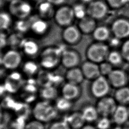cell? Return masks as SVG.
Wrapping results in <instances>:
<instances>
[{"label":"cell","instance_id":"18","mask_svg":"<svg viewBox=\"0 0 129 129\" xmlns=\"http://www.w3.org/2000/svg\"><path fill=\"white\" fill-rule=\"evenodd\" d=\"M55 12L54 6L46 0L40 1L37 7L38 17L47 21L53 18Z\"/></svg>","mask_w":129,"mask_h":129},{"label":"cell","instance_id":"6","mask_svg":"<svg viewBox=\"0 0 129 129\" xmlns=\"http://www.w3.org/2000/svg\"><path fill=\"white\" fill-rule=\"evenodd\" d=\"M110 86L107 78L100 75L93 80L90 87L91 92L94 97L100 99L107 96Z\"/></svg>","mask_w":129,"mask_h":129},{"label":"cell","instance_id":"42","mask_svg":"<svg viewBox=\"0 0 129 129\" xmlns=\"http://www.w3.org/2000/svg\"><path fill=\"white\" fill-rule=\"evenodd\" d=\"M4 32L0 31V50L5 48L8 45V35Z\"/></svg>","mask_w":129,"mask_h":129},{"label":"cell","instance_id":"37","mask_svg":"<svg viewBox=\"0 0 129 129\" xmlns=\"http://www.w3.org/2000/svg\"><path fill=\"white\" fill-rule=\"evenodd\" d=\"M96 126L97 129H109L111 125V122L109 117H102L97 120Z\"/></svg>","mask_w":129,"mask_h":129},{"label":"cell","instance_id":"48","mask_svg":"<svg viewBox=\"0 0 129 129\" xmlns=\"http://www.w3.org/2000/svg\"><path fill=\"white\" fill-rule=\"evenodd\" d=\"M122 127L123 129H129V120H128L124 124H123Z\"/></svg>","mask_w":129,"mask_h":129},{"label":"cell","instance_id":"43","mask_svg":"<svg viewBox=\"0 0 129 129\" xmlns=\"http://www.w3.org/2000/svg\"><path fill=\"white\" fill-rule=\"evenodd\" d=\"M54 6H61L63 5L67 0H46Z\"/></svg>","mask_w":129,"mask_h":129},{"label":"cell","instance_id":"13","mask_svg":"<svg viewBox=\"0 0 129 129\" xmlns=\"http://www.w3.org/2000/svg\"><path fill=\"white\" fill-rule=\"evenodd\" d=\"M82 32L78 27L71 25L64 28L62 34V39L63 42L68 45H75L78 43L81 39Z\"/></svg>","mask_w":129,"mask_h":129},{"label":"cell","instance_id":"16","mask_svg":"<svg viewBox=\"0 0 129 129\" xmlns=\"http://www.w3.org/2000/svg\"><path fill=\"white\" fill-rule=\"evenodd\" d=\"M61 94L63 97L73 101L80 97L81 89L79 85L67 82L61 87Z\"/></svg>","mask_w":129,"mask_h":129},{"label":"cell","instance_id":"5","mask_svg":"<svg viewBox=\"0 0 129 129\" xmlns=\"http://www.w3.org/2000/svg\"><path fill=\"white\" fill-rule=\"evenodd\" d=\"M55 23L60 27L65 28L71 25L75 19L72 7L62 5L55 10L53 17Z\"/></svg>","mask_w":129,"mask_h":129},{"label":"cell","instance_id":"54","mask_svg":"<svg viewBox=\"0 0 129 129\" xmlns=\"http://www.w3.org/2000/svg\"><path fill=\"white\" fill-rule=\"evenodd\" d=\"M0 129H4V128L1 126H0Z\"/></svg>","mask_w":129,"mask_h":129},{"label":"cell","instance_id":"39","mask_svg":"<svg viewBox=\"0 0 129 129\" xmlns=\"http://www.w3.org/2000/svg\"><path fill=\"white\" fill-rule=\"evenodd\" d=\"M24 129H45V126L44 123L35 119L27 122Z\"/></svg>","mask_w":129,"mask_h":129},{"label":"cell","instance_id":"44","mask_svg":"<svg viewBox=\"0 0 129 129\" xmlns=\"http://www.w3.org/2000/svg\"><path fill=\"white\" fill-rule=\"evenodd\" d=\"M120 40V39L114 36L113 38H112L111 39H110V41H109V44H110V46H117L119 44Z\"/></svg>","mask_w":129,"mask_h":129},{"label":"cell","instance_id":"27","mask_svg":"<svg viewBox=\"0 0 129 129\" xmlns=\"http://www.w3.org/2000/svg\"><path fill=\"white\" fill-rule=\"evenodd\" d=\"M22 70L25 75L29 77H32L38 73L39 66L35 61L29 60L23 63Z\"/></svg>","mask_w":129,"mask_h":129},{"label":"cell","instance_id":"46","mask_svg":"<svg viewBox=\"0 0 129 129\" xmlns=\"http://www.w3.org/2000/svg\"><path fill=\"white\" fill-rule=\"evenodd\" d=\"M4 118V113L3 110V107L0 104V126H1V124L3 122Z\"/></svg>","mask_w":129,"mask_h":129},{"label":"cell","instance_id":"10","mask_svg":"<svg viewBox=\"0 0 129 129\" xmlns=\"http://www.w3.org/2000/svg\"><path fill=\"white\" fill-rule=\"evenodd\" d=\"M15 71H12L3 84L6 92H8L11 94L15 93L18 91L24 83L22 74Z\"/></svg>","mask_w":129,"mask_h":129},{"label":"cell","instance_id":"34","mask_svg":"<svg viewBox=\"0 0 129 129\" xmlns=\"http://www.w3.org/2000/svg\"><path fill=\"white\" fill-rule=\"evenodd\" d=\"M75 18L80 20L87 15V7L83 5L78 4L72 7Z\"/></svg>","mask_w":129,"mask_h":129},{"label":"cell","instance_id":"30","mask_svg":"<svg viewBox=\"0 0 129 129\" xmlns=\"http://www.w3.org/2000/svg\"><path fill=\"white\" fill-rule=\"evenodd\" d=\"M12 16L8 12H0V31H5L12 25Z\"/></svg>","mask_w":129,"mask_h":129},{"label":"cell","instance_id":"23","mask_svg":"<svg viewBox=\"0 0 129 129\" xmlns=\"http://www.w3.org/2000/svg\"><path fill=\"white\" fill-rule=\"evenodd\" d=\"M20 48L24 54L29 57L36 55L39 51V47L37 42L32 39L27 38L24 39Z\"/></svg>","mask_w":129,"mask_h":129},{"label":"cell","instance_id":"12","mask_svg":"<svg viewBox=\"0 0 129 129\" xmlns=\"http://www.w3.org/2000/svg\"><path fill=\"white\" fill-rule=\"evenodd\" d=\"M111 32L114 36L119 39L129 38V20L125 18L115 20L111 26Z\"/></svg>","mask_w":129,"mask_h":129},{"label":"cell","instance_id":"36","mask_svg":"<svg viewBox=\"0 0 129 129\" xmlns=\"http://www.w3.org/2000/svg\"><path fill=\"white\" fill-rule=\"evenodd\" d=\"M100 74L103 76H107L113 70V66L108 61H103L99 65Z\"/></svg>","mask_w":129,"mask_h":129},{"label":"cell","instance_id":"28","mask_svg":"<svg viewBox=\"0 0 129 129\" xmlns=\"http://www.w3.org/2000/svg\"><path fill=\"white\" fill-rule=\"evenodd\" d=\"M81 112L86 122H92L97 121L99 115L96 106L91 105L85 106Z\"/></svg>","mask_w":129,"mask_h":129},{"label":"cell","instance_id":"17","mask_svg":"<svg viewBox=\"0 0 129 129\" xmlns=\"http://www.w3.org/2000/svg\"><path fill=\"white\" fill-rule=\"evenodd\" d=\"M31 20L30 30L35 35L41 36L44 35L48 31L49 24L47 20L40 18L39 17Z\"/></svg>","mask_w":129,"mask_h":129},{"label":"cell","instance_id":"11","mask_svg":"<svg viewBox=\"0 0 129 129\" xmlns=\"http://www.w3.org/2000/svg\"><path fill=\"white\" fill-rule=\"evenodd\" d=\"M81 62V56L76 50L65 49L62 52L60 63L68 69L78 67Z\"/></svg>","mask_w":129,"mask_h":129},{"label":"cell","instance_id":"8","mask_svg":"<svg viewBox=\"0 0 129 129\" xmlns=\"http://www.w3.org/2000/svg\"><path fill=\"white\" fill-rule=\"evenodd\" d=\"M117 105L114 97L105 96L99 99L96 107L99 115L109 117L112 115Z\"/></svg>","mask_w":129,"mask_h":129},{"label":"cell","instance_id":"24","mask_svg":"<svg viewBox=\"0 0 129 129\" xmlns=\"http://www.w3.org/2000/svg\"><path fill=\"white\" fill-rule=\"evenodd\" d=\"M58 91L55 86L49 85L41 87L39 95L42 100L50 101L57 98Z\"/></svg>","mask_w":129,"mask_h":129},{"label":"cell","instance_id":"49","mask_svg":"<svg viewBox=\"0 0 129 129\" xmlns=\"http://www.w3.org/2000/svg\"><path fill=\"white\" fill-rule=\"evenodd\" d=\"M114 129H123V128H122V126L121 127V126H120V125H117V126L115 127L114 128Z\"/></svg>","mask_w":129,"mask_h":129},{"label":"cell","instance_id":"3","mask_svg":"<svg viewBox=\"0 0 129 129\" xmlns=\"http://www.w3.org/2000/svg\"><path fill=\"white\" fill-rule=\"evenodd\" d=\"M109 52L107 45L104 42L96 41L88 46L86 54L88 60L100 63L107 59Z\"/></svg>","mask_w":129,"mask_h":129},{"label":"cell","instance_id":"20","mask_svg":"<svg viewBox=\"0 0 129 129\" xmlns=\"http://www.w3.org/2000/svg\"><path fill=\"white\" fill-rule=\"evenodd\" d=\"M112 120L117 125L121 126L129 119L127 106L118 105L112 115Z\"/></svg>","mask_w":129,"mask_h":129},{"label":"cell","instance_id":"38","mask_svg":"<svg viewBox=\"0 0 129 129\" xmlns=\"http://www.w3.org/2000/svg\"><path fill=\"white\" fill-rule=\"evenodd\" d=\"M48 129H71L65 119L56 120L52 122Z\"/></svg>","mask_w":129,"mask_h":129},{"label":"cell","instance_id":"33","mask_svg":"<svg viewBox=\"0 0 129 129\" xmlns=\"http://www.w3.org/2000/svg\"><path fill=\"white\" fill-rule=\"evenodd\" d=\"M123 60L121 52L116 50L110 51L107 58V61L111 63L113 66L120 64Z\"/></svg>","mask_w":129,"mask_h":129},{"label":"cell","instance_id":"19","mask_svg":"<svg viewBox=\"0 0 129 129\" xmlns=\"http://www.w3.org/2000/svg\"><path fill=\"white\" fill-rule=\"evenodd\" d=\"M64 119L71 129H81L86 122L81 111L72 112L66 116Z\"/></svg>","mask_w":129,"mask_h":129},{"label":"cell","instance_id":"53","mask_svg":"<svg viewBox=\"0 0 129 129\" xmlns=\"http://www.w3.org/2000/svg\"><path fill=\"white\" fill-rule=\"evenodd\" d=\"M128 82H129V74L128 75Z\"/></svg>","mask_w":129,"mask_h":129},{"label":"cell","instance_id":"29","mask_svg":"<svg viewBox=\"0 0 129 129\" xmlns=\"http://www.w3.org/2000/svg\"><path fill=\"white\" fill-rule=\"evenodd\" d=\"M54 106L58 112H65L69 111L73 107V101L62 96L57 97L55 100Z\"/></svg>","mask_w":129,"mask_h":129},{"label":"cell","instance_id":"35","mask_svg":"<svg viewBox=\"0 0 129 129\" xmlns=\"http://www.w3.org/2000/svg\"><path fill=\"white\" fill-rule=\"evenodd\" d=\"M26 123L25 118L17 116L10 123V129H24Z\"/></svg>","mask_w":129,"mask_h":129},{"label":"cell","instance_id":"25","mask_svg":"<svg viewBox=\"0 0 129 129\" xmlns=\"http://www.w3.org/2000/svg\"><path fill=\"white\" fill-rule=\"evenodd\" d=\"M114 98L118 105H129V87L124 86L117 89L114 93Z\"/></svg>","mask_w":129,"mask_h":129},{"label":"cell","instance_id":"40","mask_svg":"<svg viewBox=\"0 0 129 129\" xmlns=\"http://www.w3.org/2000/svg\"><path fill=\"white\" fill-rule=\"evenodd\" d=\"M120 52L123 59L129 62V38L126 39L122 44Z\"/></svg>","mask_w":129,"mask_h":129},{"label":"cell","instance_id":"26","mask_svg":"<svg viewBox=\"0 0 129 129\" xmlns=\"http://www.w3.org/2000/svg\"><path fill=\"white\" fill-rule=\"evenodd\" d=\"M94 38L97 42H104L110 39V32L109 29L106 26H97L92 33Z\"/></svg>","mask_w":129,"mask_h":129},{"label":"cell","instance_id":"32","mask_svg":"<svg viewBox=\"0 0 129 129\" xmlns=\"http://www.w3.org/2000/svg\"><path fill=\"white\" fill-rule=\"evenodd\" d=\"M24 38L22 37V34L18 32L11 34L8 37V45L12 47V49H15L17 47H21L22 43Z\"/></svg>","mask_w":129,"mask_h":129},{"label":"cell","instance_id":"22","mask_svg":"<svg viewBox=\"0 0 129 129\" xmlns=\"http://www.w3.org/2000/svg\"><path fill=\"white\" fill-rule=\"evenodd\" d=\"M64 79L67 82L79 85L83 81L85 77L80 68L78 67L68 70Z\"/></svg>","mask_w":129,"mask_h":129},{"label":"cell","instance_id":"15","mask_svg":"<svg viewBox=\"0 0 129 129\" xmlns=\"http://www.w3.org/2000/svg\"><path fill=\"white\" fill-rule=\"evenodd\" d=\"M85 79L94 80L101 75L98 63L87 60L84 61L80 67Z\"/></svg>","mask_w":129,"mask_h":129},{"label":"cell","instance_id":"50","mask_svg":"<svg viewBox=\"0 0 129 129\" xmlns=\"http://www.w3.org/2000/svg\"><path fill=\"white\" fill-rule=\"evenodd\" d=\"M30 1H33V2H40L42 0H30Z\"/></svg>","mask_w":129,"mask_h":129},{"label":"cell","instance_id":"7","mask_svg":"<svg viewBox=\"0 0 129 129\" xmlns=\"http://www.w3.org/2000/svg\"><path fill=\"white\" fill-rule=\"evenodd\" d=\"M22 56L19 51L11 49L6 51L2 56V65L9 71H15L21 65Z\"/></svg>","mask_w":129,"mask_h":129},{"label":"cell","instance_id":"45","mask_svg":"<svg viewBox=\"0 0 129 129\" xmlns=\"http://www.w3.org/2000/svg\"><path fill=\"white\" fill-rule=\"evenodd\" d=\"M81 129H97V127L92 124H85Z\"/></svg>","mask_w":129,"mask_h":129},{"label":"cell","instance_id":"55","mask_svg":"<svg viewBox=\"0 0 129 129\" xmlns=\"http://www.w3.org/2000/svg\"><path fill=\"white\" fill-rule=\"evenodd\" d=\"M127 1H128V3H129V0H127Z\"/></svg>","mask_w":129,"mask_h":129},{"label":"cell","instance_id":"21","mask_svg":"<svg viewBox=\"0 0 129 129\" xmlns=\"http://www.w3.org/2000/svg\"><path fill=\"white\" fill-rule=\"evenodd\" d=\"M77 26L82 34H89L92 33L97 27L96 20L87 15L79 20Z\"/></svg>","mask_w":129,"mask_h":129},{"label":"cell","instance_id":"51","mask_svg":"<svg viewBox=\"0 0 129 129\" xmlns=\"http://www.w3.org/2000/svg\"><path fill=\"white\" fill-rule=\"evenodd\" d=\"M2 6V1L1 0H0V8Z\"/></svg>","mask_w":129,"mask_h":129},{"label":"cell","instance_id":"2","mask_svg":"<svg viewBox=\"0 0 129 129\" xmlns=\"http://www.w3.org/2000/svg\"><path fill=\"white\" fill-rule=\"evenodd\" d=\"M63 50L57 46H49L44 48L40 54L39 64L44 70L51 71L60 63Z\"/></svg>","mask_w":129,"mask_h":129},{"label":"cell","instance_id":"1","mask_svg":"<svg viewBox=\"0 0 129 129\" xmlns=\"http://www.w3.org/2000/svg\"><path fill=\"white\" fill-rule=\"evenodd\" d=\"M54 105L50 101L41 100L37 102L32 109V113L35 119L45 123L54 119L58 114Z\"/></svg>","mask_w":129,"mask_h":129},{"label":"cell","instance_id":"47","mask_svg":"<svg viewBox=\"0 0 129 129\" xmlns=\"http://www.w3.org/2000/svg\"><path fill=\"white\" fill-rule=\"evenodd\" d=\"M5 92H6V90L4 85L0 84V98L4 95Z\"/></svg>","mask_w":129,"mask_h":129},{"label":"cell","instance_id":"41","mask_svg":"<svg viewBox=\"0 0 129 129\" xmlns=\"http://www.w3.org/2000/svg\"><path fill=\"white\" fill-rule=\"evenodd\" d=\"M107 5L110 7L114 9H118L124 6L127 3V0H107Z\"/></svg>","mask_w":129,"mask_h":129},{"label":"cell","instance_id":"14","mask_svg":"<svg viewBox=\"0 0 129 129\" xmlns=\"http://www.w3.org/2000/svg\"><path fill=\"white\" fill-rule=\"evenodd\" d=\"M111 86L117 89L125 86L128 82V75L121 70H113L107 76Z\"/></svg>","mask_w":129,"mask_h":129},{"label":"cell","instance_id":"52","mask_svg":"<svg viewBox=\"0 0 129 129\" xmlns=\"http://www.w3.org/2000/svg\"><path fill=\"white\" fill-rule=\"evenodd\" d=\"M127 109H128V115H129V105L127 106Z\"/></svg>","mask_w":129,"mask_h":129},{"label":"cell","instance_id":"9","mask_svg":"<svg viewBox=\"0 0 129 129\" xmlns=\"http://www.w3.org/2000/svg\"><path fill=\"white\" fill-rule=\"evenodd\" d=\"M108 12V5L101 1L91 2L87 7V15L95 20H100L104 18Z\"/></svg>","mask_w":129,"mask_h":129},{"label":"cell","instance_id":"4","mask_svg":"<svg viewBox=\"0 0 129 129\" xmlns=\"http://www.w3.org/2000/svg\"><path fill=\"white\" fill-rule=\"evenodd\" d=\"M9 12L17 19H26L30 17L32 13L31 5L24 0H12L9 4Z\"/></svg>","mask_w":129,"mask_h":129},{"label":"cell","instance_id":"31","mask_svg":"<svg viewBox=\"0 0 129 129\" xmlns=\"http://www.w3.org/2000/svg\"><path fill=\"white\" fill-rule=\"evenodd\" d=\"M31 20L29 17L26 19H17L14 24V28L16 32L22 34L30 31Z\"/></svg>","mask_w":129,"mask_h":129}]
</instances>
